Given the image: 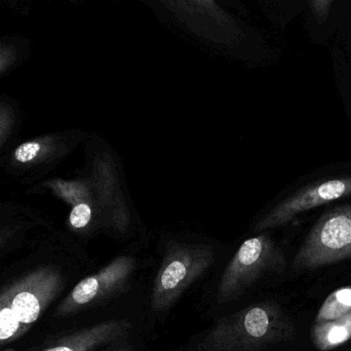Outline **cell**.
Masks as SVG:
<instances>
[{
	"label": "cell",
	"mask_w": 351,
	"mask_h": 351,
	"mask_svg": "<svg viewBox=\"0 0 351 351\" xmlns=\"http://www.w3.org/2000/svg\"><path fill=\"white\" fill-rule=\"evenodd\" d=\"M332 1L330 0H315L312 1V10L319 19H326Z\"/></svg>",
	"instance_id": "obj_11"
},
{
	"label": "cell",
	"mask_w": 351,
	"mask_h": 351,
	"mask_svg": "<svg viewBox=\"0 0 351 351\" xmlns=\"http://www.w3.org/2000/svg\"><path fill=\"white\" fill-rule=\"evenodd\" d=\"M351 264V204L326 211L291 254L289 281Z\"/></svg>",
	"instance_id": "obj_3"
},
{
	"label": "cell",
	"mask_w": 351,
	"mask_h": 351,
	"mask_svg": "<svg viewBox=\"0 0 351 351\" xmlns=\"http://www.w3.org/2000/svg\"><path fill=\"white\" fill-rule=\"evenodd\" d=\"M213 262L215 254L208 248L180 247L170 252L164 258L154 282L153 309L161 311L170 307Z\"/></svg>",
	"instance_id": "obj_5"
},
{
	"label": "cell",
	"mask_w": 351,
	"mask_h": 351,
	"mask_svg": "<svg viewBox=\"0 0 351 351\" xmlns=\"http://www.w3.org/2000/svg\"><path fill=\"white\" fill-rule=\"evenodd\" d=\"M311 312L287 295L261 293L221 316L195 351H311Z\"/></svg>",
	"instance_id": "obj_1"
},
{
	"label": "cell",
	"mask_w": 351,
	"mask_h": 351,
	"mask_svg": "<svg viewBox=\"0 0 351 351\" xmlns=\"http://www.w3.org/2000/svg\"><path fill=\"white\" fill-rule=\"evenodd\" d=\"M291 254L267 232L254 234L240 244L217 282L219 305L258 297V293L289 281Z\"/></svg>",
	"instance_id": "obj_2"
},
{
	"label": "cell",
	"mask_w": 351,
	"mask_h": 351,
	"mask_svg": "<svg viewBox=\"0 0 351 351\" xmlns=\"http://www.w3.org/2000/svg\"><path fill=\"white\" fill-rule=\"evenodd\" d=\"M112 351H133V349L129 346L119 347V348L114 349Z\"/></svg>",
	"instance_id": "obj_12"
},
{
	"label": "cell",
	"mask_w": 351,
	"mask_h": 351,
	"mask_svg": "<svg viewBox=\"0 0 351 351\" xmlns=\"http://www.w3.org/2000/svg\"><path fill=\"white\" fill-rule=\"evenodd\" d=\"M62 275L42 267L3 287L0 297V340L11 343L27 332L62 289Z\"/></svg>",
	"instance_id": "obj_4"
},
{
	"label": "cell",
	"mask_w": 351,
	"mask_h": 351,
	"mask_svg": "<svg viewBox=\"0 0 351 351\" xmlns=\"http://www.w3.org/2000/svg\"><path fill=\"white\" fill-rule=\"evenodd\" d=\"M40 151V143H36V141H30V143H23L16 149L15 158L17 161L21 162V163H28V162L36 159Z\"/></svg>",
	"instance_id": "obj_10"
},
{
	"label": "cell",
	"mask_w": 351,
	"mask_h": 351,
	"mask_svg": "<svg viewBox=\"0 0 351 351\" xmlns=\"http://www.w3.org/2000/svg\"><path fill=\"white\" fill-rule=\"evenodd\" d=\"M129 328L130 324L124 319L100 322L63 337L45 351H94L124 337Z\"/></svg>",
	"instance_id": "obj_8"
},
{
	"label": "cell",
	"mask_w": 351,
	"mask_h": 351,
	"mask_svg": "<svg viewBox=\"0 0 351 351\" xmlns=\"http://www.w3.org/2000/svg\"><path fill=\"white\" fill-rule=\"evenodd\" d=\"M343 351H351V343L347 348L343 349Z\"/></svg>",
	"instance_id": "obj_13"
},
{
	"label": "cell",
	"mask_w": 351,
	"mask_h": 351,
	"mask_svg": "<svg viewBox=\"0 0 351 351\" xmlns=\"http://www.w3.org/2000/svg\"><path fill=\"white\" fill-rule=\"evenodd\" d=\"M92 211L87 204L77 205L71 213V223L77 229H82L89 223L91 219Z\"/></svg>",
	"instance_id": "obj_9"
},
{
	"label": "cell",
	"mask_w": 351,
	"mask_h": 351,
	"mask_svg": "<svg viewBox=\"0 0 351 351\" xmlns=\"http://www.w3.org/2000/svg\"><path fill=\"white\" fill-rule=\"evenodd\" d=\"M135 261L130 256H119L104 269L83 279L71 291L57 309L56 315H69L98 299H101L114 289L122 287L134 271Z\"/></svg>",
	"instance_id": "obj_7"
},
{
	"label": "cell",
	"mask_w": 351,
	"mask_h": 351,
	"mask_svg": "<svg viewBox=\"0 0 351 351\" xmlns=\"http://www.w3.org/2000/svg\"><path fill=\"white\" fill-rule=\"evenodd\" d=\"M347 197H351V176H338L314 182L283 199L258 217L252 232L265 233L285 227L306 211Z\"/></svg>",
	"instance_id": "obj_6"
}]
</instances>
